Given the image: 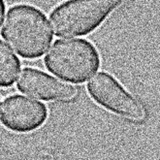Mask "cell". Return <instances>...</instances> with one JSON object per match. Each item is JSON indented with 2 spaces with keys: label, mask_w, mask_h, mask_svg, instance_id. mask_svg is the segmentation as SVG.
Wrapping results in <instances>:
<instances>
[{
  "label": "cell",
  "mask_w": 160,
  "mask_h": 160,
  "mask_svg": "<svg viewBox=\"0 0 160 160\" xmlns=\"http://www.w3.org/2000/svg\"><path fill=\"white\" fill-rule=\"evenodd\" d=\"M1 36L25 59L39 58L52 42L53 36L46 14L30 4H16L6 15Z\"/></svg>",
  "instance_id": "6da1fadb"
},
{
  "label": "cell",
  "mask_w": 160,
  "mask_h": 160,
  "mask_svg": "<svg viewBox=\"0 0 160 160\" xmlns=\"http://www.w3.org/2000/svg\"><path fill=\"white\" fill-rule=\"evenodd\" d=\"M45 66L58 78L71 83H83L101 65L97 48L86 39L58 40L45 56Z\"/></svg>",
  "instance_id": "7a4b0ae2"
},
{
  "label": "cell",
  "mask_w": 160,
  "mask_h": 160,
  "mask_svg": "<svg viewBox=\"0 0 160 160\" xmlns=\"http://www.w3.org/2000/svg\"><path fill=\"white\" fill-rule=\"evenodd\" d=\"M123 0H65L50 14L58 37H81L95 31Z\"/></svg>",
  "instance_id": "3957f363"
},
{
  "label": "cell",
  "mask_w": 160,
  "mask_h": 160,
  "mask_svg": "<svg viewBox=\"0 0 160 160\" xmlns=\"http://www.w3.org/2000/svg\"><path fill=\"white\" fill-rule=\"evenodd\" d=\"M90 98L106 111L118 117L133 121H142L147 111L111 74L99 72L88 83Z\"/></svg>",
  "instance_id": "277c9868"
},
{
  "label": "cell",
  "mask_w": 160,
  "mask_h": 160,
  "mask_svg": "<svg viewBox=\"0 0 160 160\" xmlns=\"http://www.w3.org/2000/svg\"><path fill=\"white\" fill-rule=\"evenodd\" d=\"M48 117V108L42 102L15 94L4 100L0 122L13 133L27 134L41 128Z\"/></svg>",
  "instance_id": "5b68a950"
},
{
  "label": "cell",
  "mask_w": 160,
  "mask_h": 160,
  "mask_svg": "<svg viewBox=\"0 0 160 160\" xmlns=\"http://www.w3.org/2000/svg\"><path fill=\"white\" fill-rule=\"evenodd\" d=\"M17 88L22 93L47 102H67L78 94L77 88L73 84L32 67H26L22 71Z\"/></svg>",
  "instance_id": "8992f818"
},
{
  "label": "cell",
  "mask_w": 160,
  "mask_h": 160,
  "mask_svg": "<svg viewBox=\"0 0 160 160\" xmlns=\"http://www.w3.org/2000/svg\"><path fill=\"white\" fill-rule=\"evenodd\" d=\"M20 71V59L0 39V88H12Z\"/></svg>",
  "instance_id": "52a82bcc"
},
{
  "label": "cell",
  "mask_w": 160,
  "mask_h": 160,
  "mask_svg": "<svg viewBox=\"0 0 160 160\" xmlns=\"http://www.w3.org/2000/svg\"><path fill=\"white\" fill-rule=\"evenodd\" d=\"M5 12H6V3L5 0H0V27L3 22V18L5 17Z\"/></svg>",
  "instance_id": "ba28073f"
},
{
  "label": "cell",
  "mask_w": 160,
  "mask_h": 160,
  "mask_svg": "<svg viewBox=\"0 0 160 160\" xmlns=\"http://www.w3.org/2000/svg\"><path fill=\"white\" fill-rule=\"evenodd\" d=\"M0 104H1V99H0Z\"/></svg>",
  "instance_id": "9c48e42d"
}]
</instances>
